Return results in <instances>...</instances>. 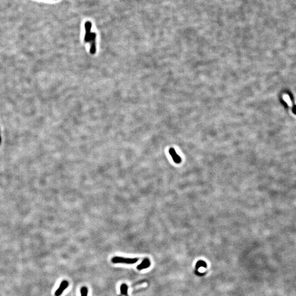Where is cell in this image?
<instances>
[{
  "label": "cell",
  "mask_w": 296,
  "mask_h": 296,
  "mask_svg": "<svg viewBox=\"0 0 296 296\" xmlns=\"http://www.w3.org/2000/svg\"><path fill=\"white\" fill-rule=\"evenodd\" d=\"M139 259L137 258H124V257H113L111 262L113 263H123V264H133L138 262Z\"/></svg>",
  "instance_id": "obj_1"
},
{
  "label": "cell",
  "mask_w": 296,
  "mask_h": 296,
  "mask_svg": "<svg viewBox=\"0 0 296 296\" xmlns=\"http://www.w3.org/2000/svg\"><path fill=\"white\" fill-rule=\"evenodd\" d=\"M96 34L95 32H92L90 37V53L92 54H94L96 52Z\"/></svg>",
  "instance_id": "obj_2"
},
{
  "label": "cell",
  "mask_w": 296,
  "mask_h": 296,
  "mask_svg": "<svg viewBox=\"0 0 296 296\" xmlns=\"http://www.w3.org/2000/svg\"><path fill=\"white\" fill-rule=\"evenodd\" d=\"M91 28H92V24L90 21H87L85 23L86 34H85V39H84L85 43H87L90 42V37L91 35Z\"/></svg>",
  "instance_id": "obj_3"
},
{
  "label": "cell",
  "mask_w": 296,
  "mask_h": 296,
  "mask_svg": "<svg viewBox=\"0 0 296 296\" xmlns=\"http://www.w3.org/2000/svg\"><path fill=\"white\" fill-rule=\"evenodd\" d=\"M68 286H69V282H68L67 281L64 280V281H63L61 282L59 287L58 289L57 290L55 291V296H60L63 294V292H64L65 289H67L68 287Z\"/></svg>",
  "instance_id": "obj_4"
},
{
  "label": "cell",
  "mask_w": 296,
  "mask_h": 296,
  "mask_svg": "<svg viewBox=\"0 0 296 296\" xmlns=\"http://www.w3.org/2000/svg\"><path fill=\"white\" fill-rule=\"evenodd\" d=\"M169 154H170V155L171 156L172 158H173V160L175 162V163H180L181 162V158L180 156L177 154V153L176 152L173 148H170L169 149Z\"/></svg>",
  "instance_id": "obj_5"
},
{
  "label": "cell",
  "mask_w": 296,
  "mask_h": 296,
  "mask_svg": "<svg viewBox=\"0 0 296 296\" xmlns=\"http://www.w3.org/2000/svg\"><path fill=\"white\" fill-rule=\"evenodd\" d=\"M150 264L151 263H150V260L148 258H145L144 260L142 262L138 265L137 268L139 270H142L143 269L149 268L150 266Z\"/></svg>",
  "instance_id": "obj_6"
},
{
  "label": "cell",
  "mask_w": 296,
  "mask_h": 296,
  "mask_svg": "<svg viewBox=\"0 0 296 296\" xmlns=\"http://www.w3.org/2000/svg\"><path fill=\"white\" fill-rule=\"evenodd\" d=\"M120 290H121V294L122 295H124L125 296H128V286L126 284H122L120 287Z\"/></svg>",
  "instance_id": "obj_7"
},
{
  "label": "cell",
  "mask_w": 296,
  "mask_h": 296,
  "mask_svg": "<svg viewBox=\"0 0 296 296\" xmlns=\"http://www.w3.org/2000/svg\"><path fill=\"white\" fill-rule=\"evenodd\" d=\"M88 293V289L87 287L86 286L82 287V289H81V296H87Z\"/></svg>",
  "instance_id": "obj_8"
},
{
  "label": "cell",
  "mask_w": 296,
  "mask_h": 296,
  "mask_svg": "<svg viewBox=\"0 0 296 296\" xmlns=\"http://www.w3.org/2000/svg\"><path fill=\"white\" fill-rule=\"evenodd\" d=\"M292 111H293V113L296 115V105H295V104H294V107H293V109H292Z\"/></svg>",
  "instance_id": "obj_9"
}]
</instances>
